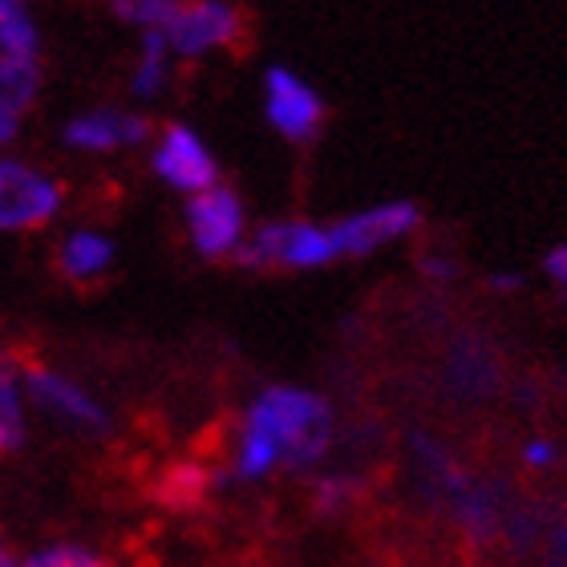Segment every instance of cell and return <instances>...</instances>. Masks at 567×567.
<instances>
[{
	"instance_id": "1",
	"label": "cell",
	"mask_w": 567,
	"mask_h": 567,
	"mask_svg": "<svg viewBox=\"0 0 567 567\" xmlns=\"http://www.w3.org/2000/svg\"><path fill=\"white\" fill-rule=\"evenodd\" d=\"M332 442L329 402L300 385H268L251 402L231 454V478L260 483L280 466H312Z\"/></svg>"
},
{
	"instance_id": "2",
	"label": "cell",
	"mask_w": 567,
	"mask_h": 567,
	"mask_svg": "<svg viewBox=\"0 0 567 567\" xmlns=\"http://www.w3.org/2000/svg\"><path fill=\"white\" fill-rule=\"evenodd\" d=\"M236 260L244 268H329L341 260L332 224H308V219H276V224L256 227L236 248Z\"/></svg>"
},
{
	"instance_id": "3",
	"label": "cell",
	"mask_w": 567,
	"mask_h": 567,
	"mask_svg": "<svg viewBox=\"0 0 567 567\" xmlns=\"http://www.w3.org/2000/svg\"><path fill=\"white\" fill-rule=\"evenodd\" d=\"M244 29L236 4L227 0H178L158 33L175 58H207L215 49H227Z\"/></svg>"
},
{
	"instance_id": "4",
	"label": "cell",
	"mask_w": 567,
	"mask_h": 567,
	"mask_svg": "<svg viewBox=\"0 0 567 567\" xmlns=\"http://www.w3.org/2000/svg\"><path fill=\"white\" fill-rule=\"evenodd\" d=\"M61 212V183L45 171L0 158V231H33Z\"/></svg>"
},
{
	"instance_id": "5",
	"label": "cell",
	"mask_w": 567,
	"mask_h": 567,
	"mask_svg": "<svg viewBox=\"0 0 567 567\" xmlns=\"http://www.w3.org/2000/svg\"><path fill=\"white\" fill-rule=\"evenodd\" d=\"M187 236L195 251L207 260L236 256V248L248 236V215H244V203H239L236 190L219 187V183L195 190L187 203Z\"/></svg>"
},
{
	"instance_id": "6",
	"label": "cell",
	"mask_w": 567,
	"mask_h": 567,
	"mask_svg": "<svg viewBox=\"0 0 567 567\" xmlns=\"http://www.w3.org/2000/svg\"><path fill=\"white\" fill-rule=\"evenodd\" d=\"M21 385H24V402L33 405V410H41V414H49L53 422L82 430V434H106L110 430L106 405L97 402L85 385L58 373V369H29V373H21Z\"/></svg>"
},
{
	"instance_id": "7",
	"label": "cell",
	"mask_w": 567,
	"mask_h": 567,
	"mask_svg": "<svg viewBox=\"0 0 567 567\" xmlns=\"http://www.w3.org/2000/svg\"><path fill=\"white\" fill-rule=\"evenodd\" d=\"M264 114L272 122V131L288 142H308L317 138L324 122V102L300 73H292L288 65H272L264 73Z\"/></svg>"
},
{
	"instance_id": "8",
	"label": "cell",
	"mask_w": 567,
	"mask_h": 567,
	"mask_svg": "<svg viewBox=\"0 0 567 567\" xmlns=\"http://www.w3.org/2000/svg\"><path fill=\"white\" fill-rule=\"evenodd\" d=\"M151 166L166 187L183 190V195H195V190L219 183V163H215V154L207 151V142L190 131V126H183V122H175V126H166V131L158 134Z\"/></svg>"
},
{
	"instance_id": "9",
	"label": "cell",
	"mask_w": 567,
	"mask_h": 567,
	"mask_svg": "<svg viewBox=\"0 0 567 567\" xmlns=\"http://www.w3.org/2000/svg\"><path fill=\"white\" fill-rule=\"evenodd\" d=\"M422 227V212L414 203H381V207H369V212H357L349 219H337L332 224V236H337V248L344 256H369L378 251L381 244H393V239L410 236Z\"/></svg>"
},
{
	"instance_id": "10",
	"label": "cell",
	"mask_w": 567,
	"mask_h": 567,
	"mask_svg": "<svg viewBox=\"0 0 567 567\" xmlns=\"http://www.w3.org/2000/svg\"><path fill=\"white\" fill-rule=\"evenodd\" d=\"M151 134L146 118L131 114V110L106 106V110H85L73 122H65V142L73 151L85 154H110V151H126V146H138L142 138Z\"/></svg>"
},
{
	"instance_id": "11",
	"label": "cell",
	"mask_w": 567,
	"mask_h": 567,
	"mask_svg": "<svg viewBox=\"0 0 567 567\" xmlns=\"http://www.w3.org/2000/svg\"><path fill=\"white\" fill-rule=\"evenodd\" d=\"M114 239L102 236V231H73L65 236L61 244V272L70 276V280H97V276H106L114 268Z\"/></svg>"
},
{
	"instance_id": "12",
	"label": "cell",
	"mask_w": 567,
	"mask_h": 567,
	"mask_svg": "<svg viewBox=\"0 0 567 567\" xmlns=\"http://www.w3.org/2000/svg\"><path fill=\"white\" fill-rule=\"evenodd\" d=\"M171 61H175V53L166 45V37L158 33V29H146L138 45V61H134V78H131L134 97L151 102V97L163 94L166 82H171Z\"/></svg>"
},
{
	"instance_id": "13",
	"label": "cell",
	"mask_w": 567,
	"mask_h": 567,
	"mask_svg": "<svg viewBox=\"0 0 567 567\" xmlns=\"http://www.w3.org/2000/svg\"><path fill=\"white\" fill-rule=\"evenodd\" d=\"M24 414H29V402H24L21 373L0 353V450H17L24 442V425H29Z\"/></svg>"
},
{
	"instance_id": "14",
	"label": "cell",
	"mask_w": 567,
	"mask_h": 567,
	"mask_svg": "<svg viewBox=\"0 0 567 567\" xmlns=\"http://www.w3.org/2000/svg\"><path fill=\"white\" fill-rule=\"evenodd\" d=\"M0 90L12 106H29L41 90V58L33 53H0Z\"/></svg>"
},
{
	"instance_id": "15",
	"label": "cell",
	"mask_w": 567,
	"mask_h": 567,
	"mask_svg": "<svg viewBox=\"0 0 567 567\" xmlns=\"http://www.w3.org/2000/svg\"><path fill=\"white\" fill-rule=\"evenodd\" d=\"M0 53H33L41 58V33L24 0H0Z\"/></svg>"
},
{
	"instance_id": "16",
	"label": "cell",
	"mask_w": 567,
	"mask_h": 567,
	"mask_svg": "<svg viewBox=\"0 0 567 567\" xmlns=\"http://www.w3.org/2000/svg\"><path fill=\"white\" fill-rule=\"evenodd\" d=\"M175 4L178 0H114V12L126 24H134L138 33H146V29H163Z\"/></svg>"
},
{
	"instance_id": "17",
	"label": "cell",
	"mask_w": 567,
	"mask_h": 567,
	"mask_svg": "<svg viewBox=\"0 0 567 567\" xmlns=\"http://www.w3.org/2000/svg\"><path fill=\"white\" fill-rule=\"evenodd\" d=\"M24 564H33V567H97L102 556H97L94 547H82V544H49V547H41V551H33Z\"/></svg>"
},
{
	"instance_id": "18",
	"label": "cell",
	"mask_w": 567,
	"mask_h": 567,
	"mask_svg": "<svg viewBox=\"0 0 567 567\" xmlns=\"http://www.w3.org/2000/svg\"><path fill=\"white\" fill-rule=\"evenodd\" d=\"M349 495H353V483L349 478H320L317 483V507L320 511H337L349 503Z\"/></svg>"
},
{
	"instance_id": "19",
	"label": "cell",
	"mask_w": 567,
	"mask_h": 567,
	"mask_svg": "<svg viewBox=\"0 0 567 567\" xmlns=\"http://www.w3.org/2000/svg\"><path fill=\"white\" fill-rule=\"evenodd\" d=\"M17 126H21V106H12L9 94L0 90V146L17 138Z\"/></svg>"
},
{
	"instance_id": "20",
	"label": "cell",
	"mask_w": 567,
	"mask_h": 567,
	"mask_svg": "<svg viewBox=\"0 0 567 567\" xmlns=\"http://www.w3.org/2000/svg\"><path fill=\"white\" fill-rule=\"evenodd\" d=\"M523 462H527V466H551V462H556V442L532 437V442L523 446Z\"/></svg>"
},
{
	"instance_id": "21",
	"label": "cell",
	"mask_w": 567,
	"mask_h": 567,
	"mask_svg": "<svg viewBox=\"0 0 567 567\" xmlns=\"http://www.w3.org/2000/svg\"><path fill=\"white\" fill-rule=\"evenodd\" d=\"M544 272L551 276V280H556L559 288L567 292V244H559V248L547 251V256H544Z\"/></svg>"
},
{
	"instance_id": "22",
	"label": "cell",
	"mask_w": 567,
	"mask_h": 567,
	"mask_svg": "<svg viewBox=\"0 0 567 567\" xmlns=\"http://www.w3.org/2000/svg\"><path fill=\"white\" fill-rule=\"evenodd\" d=\"M491 284H495L498 292H515V288H523V276H495Z\"/></svg>"
},
{
	"instance_id": "23",
	"label": "cell",
	"mask_w": 567,
	"mask_h": 567,
	"mask_svg": "<svg viewBox=\"0 0 567 567\" xmlns=\"http://www.w3.org/2000/svg\"><path fill=\"white\" fill-rule=\"evenodd\" d=\"M556 547H559V556H567V527L559 532V544H556Z\"/></svg>"
},
{
	"instance_id": "24",
	"label": "cell",
	"mask_w": 567,
	"mask_h": 567,
	"mask_svg": "<svg viewBox=\"0 0 567 567\" xmlns=\"http://www.w3.org/2000/svg\"><path fill=\"white\" fill-rule=\"evenodd\" d=\"M4 564H12V559H9V547L0 544V567H4Z\"/></svg>"
}]
</instances>
